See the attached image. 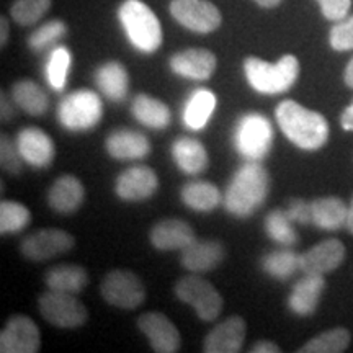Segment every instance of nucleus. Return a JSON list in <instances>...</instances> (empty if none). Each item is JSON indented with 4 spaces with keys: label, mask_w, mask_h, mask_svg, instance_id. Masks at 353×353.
<instances>
[{
    "label": "nucleus",
    "mask_w": 353,
    "mask_h": 353,
    "mask_svg": "<svg viewBox=\"0 0 353 353\" xmlns=\"http://www.w3.org/2000/svg\"><path fill=\"white\" fill-rule=\"evenodd\" d=\"M38 307L44 319L61 329H77L88 319L87 307L79 301L76 294L50 290L39 296Z\"/></svg>",
    "instance_id": "6e6552de"
},
{
    "label": "nucleus",
    "mask_w": 353,
    "mask_h": 353,
    "mask_svg": "<svg viewBox=\"0 0 353 353\" xmlns=\"http://www.w3.org/2000/svg\"><path fill=\"white\" fill-rule=\"evenodd\" d=\"M70 68V52L68 48L57 46L52 50L46 64V79L48 83L54 88V90H63L65 85V79Z\"/></svg>",
    "instance_id": "c9c22d12"
},
{
    "label": "nucleus",
    "mask_w": 353,
    "mask_h": 353,
    "mask_svg": "<svg viewBox=\"0 0 353 353\" xmlns=\"http://www.w3.org/2000/svg\"><path fill=\"white\" fill-rule=\"evenodd\" d=\"M32 221L30 210L19 201L3 200L0 203V232L15 234L25 229Z\"/></svg>",
    "instance_id": "f704fd0d"
},
{
    "label": "nucleus",
    "mask_w": 353,
    "mask_h": 353,
    "mask_svg": "<svg viewBox=\"0 0 353 353\" xmlns=\"http://www.w3.org/2000/svg\"><path fill=\"white\" fill-rule=\"evenodd\" d=\"M216 108V95L213 92L200 88L193 92L183 110V121L187 128L193 131H200L210 121L211 114Z\"/></svg>",
    "instance_id": "7c9ffc66"
},
{
    "label": "nucleus",
    "mask_w": 353,
    "mask_h": 353,
    "mask_svg": "<svg viewBox=\"0 0 353 353\" xmlns=\"http://www.w3.org/2000/svg\"><path fill=\"white\" fill-rule=\"evenodd\" d=\"M244 72L254 90L265 95H276L290 90L296 83L299 63L293 54L283 56L276 64H268L250 56L244 63Z\"/></svg>",
    "instance_id": "7ed1b4c3"
},
{
    "label": "nucleus",
    "mask_w": 353,
    "mask_h": 353,
    "mask_svg": "<svg viewBox=\"0 0 353 353\" xmlns=\"http://www.w3.org/2000/svg\"><path fill=\"white\" fill-rule=\"evenodd\" d=\"M149 239L157 250H165V252L180 250L182 252L193 241H196V237L195 231L187 221L164 219L151 229Z\"/></svg>",
    "instance_id": "6ab92c4d"
},
{
    "label": "nucleus",
    "mask_w": 353,
    "mask_h": 353,
    "mask_svg": "<svg viewBox=\"0 0 353 353\" xmlns=\"http://www.w3.org/2000/svg\"><path fill=\"white\" fill-rule=\"evenodd\" d=\"M286 214L293 223L298 224H309L312 223V211L311 203L304 200H291L288 208H286Z\"/></svg>",
    "instance_id": "79ce46f5"
},
{
    "label": "nucleus",
    "mask_w": 353,
    "mask_h": 353,
    "mask_svg": "<svg viewBox=\"0 0 353 353\" xmlns=\"http://www.w3.org/2000/svg\"><path fill=\"white\" fill-rule=\"evenodd\" d=\"M272 143V125L263 114L247 113L237 123L234 131V145L247 161H262L270 152Z\"/></svg>",
    "instance_id": "423d86ee"
},
{
    "label": "nucleus",
    "mask_w": 353,
    "mask_h": 353,
    "mask_svg": "<svg viewBox=\"0 0 353 353\" xmlns=\"http://www.w3.org/2000/svg\"><path fill=\"white\" fill-rule=\"evenodd\" d=\"M329 41L335 51L353 50V15L337 21L332 26L329 34Z\"/></svg>",
    "instance_id": "ea45409f"
},
{
    "label": "nucleus",
    "mask_w": 353,
    "mask_h": 353,
    "mask_svg": "<svg viewBox=\"0 0 353 353\" xmlns=\"http://www.w3.org/2000/svg\"><path fill=\"white\" fill-rule=\"evenodd\" d=\"M172 17L195 33H211L221 26V12L210 0H172Z\"/></svg>",
    "instance_id": "9d476101"
},
{
    "label": "nucleus",
    "mask_w": 353,
    "mask_h": 353,
    "mask_svg": "<svg viewBox=\"0 0 353 353\" xmlns=\"http://www.w3.org/2000/svg\"><path fill=\"white\" fill-rule=\"evenodd\" d=\"M0 164L3 172L10 175L21 174V167H23V157L19 151L17 141L7 134H2V139H0Z\"/></svg>",
    "instance_id": "58836bf2"
},
{
    "label": "nucleus",
    "mask_w": 353,
    "mask_h": 353,
    "mask_svg": "<svg viewBox=\"0 0 353 353\" xmlns=\"http://www.w3.org/2000/svg\"><path fill=\"white\" fill-rule=\"evenodd\" d=\"M44 283L52 291L79 294L88 285V275L81 265H56L44 275Z\"/></svg>",
    "instance_id": "bb28decb"
},
{
    "label": "nucleus",
    "mask_w": 353,
    "mask_h": 353,
    "mask_svg": "<svg viewBox=\"0 0 353 353\" xmlns=\"http://www.w3.org/2000/svg\"><path fill=\"white\" fill-rule=\"evenodd\" d=\"M341 123H342L343 130L353 131V103L350 105V107H347L345 110H343Z\"/></svg>",
    "instance_id": "a18cd8bd"
},
{
    "label": "nucleus",
    "mask_w": 353,
    "mask_h": 353,
    "mask_svg": "<svg viewBox=\"0 0 353 353\" xmlns=\"http://www.w3.org/2000/svg\"><path fill=\"white\" fill-rule=\"evenodd\" d=\"M107 152L117 161H141L151 152V143L143 132L117 130L105 141Z\"/></svg>",
    "instance_id": "4be33fe9"
},
{
    "label": "nucleus",
    "mask_w": 353,
    "mask_h": 353,
    "mask_svg": "<svg viewBox=\"0 0 353 353\" xmlns=\"http://www.w3.org/2000/svg\"><path fill=\"white\" fill-rule=\"evenodd\" d=\"M255 3H259V6L263 8H273L276 7L278 3H281V0H255Z\"/></svg>",
    "instance_id": "8fccbe9b"
},
{
    "label": "nucleus",
    "mask_w": 353,
    "mask_h": 353,
    "mask_svg": "<svg viewBox=\"0 0 353 353\" xmlns=\"http://www.w3.org/2000/svg\"><path fill=\"white\" fill-rule=\"evenodd\" d=\"M131 112L141 125L152 128V130H164L172 121V113L164 101L145 94L136 95V99L132 100Z\"/></svg>",
    "instance_id": "cd10ccee"
},
{
    "label": "nucleus",
    "mask_w": 353,
    "mask_h": 353,
    "mask_svg": "<svg viewBox=\"0 0 353 353\" xmlns=\"http://www.w3.org/2000/svg\"><path fill=\"white\" fill-rule=\"evenodd\" d=\"M51 0H15L12 6V19L21 26H30L50 10Z\"/></svg>",
    "instance_id": "e433bc0d"
},
{
    "label": "nucleus",
    "mask_w": 353,
    "mask_h": 353,
    "mask_svg": "<svg viewBox=\"0 0 353 353\" xmlns=\"http://www.w3.org/2000/svg\"><path fill=\"white\" fill-rule=\"evenodd\" d=\"M245 321L241 316H231L216 325L206 335L203 350L206 353H237L245 341Z\"/></svg>",
    "instance_id": "dca6fc26"
},
{
    "label": "nucleus",
    "mask_w": 353,
    "mask_h": 353,
    "mask_svg": "<svg viewBox=\"0 0 353 353\" xmlns=\"http://www.w3.org/2000/svg\"><path fill=\"white\" fill-rule=\"evenodd\" d=\"M345 228L348 229V232L353 234V196L350 205H348V216H347V224Z\"/></svg>",
    "instance_id": "09e8293b"
},
{
    "label": "nucleus",
    "mask_w": 353,
    "mask_h": 353,
    "mask_svg": "<svg viewBox=\"0 0 353 353\" xmlns=\"http://www.w3.org/2000/svg\"><path fill=\"white\" fill-rule=\"evenodd\" d=\"M325 288L324 275H316V273H304V276L293 286L291 291L288 306L294 314L307 317L316 312L319 306L322 291Z\"/></svg>",
    "instance_id": "5701e85b"
},
{
    "label": "nucleus",
    "mask_w": 353,
    "mask_h": 353,
    "mask_svg": "<svg viewBox=\"0 0 353 353\" xmlns=\"http://www.w3.org/2000/svg\"><path fill=\"white\" fill-rule=\"evenodd\" d=\"M265 232L276 244L291 247L298 242V232L294 231L293 221L286 214V210H273L265 218Z\"/></svg>",
    "instance_id": "72a5a7b5"
},
{
    "label": "nucleus",
    "mask_w": 353,
    "mask_h": 353,
    "mask_svg": "<svg viewBox=\"0 0 353 353\" xmlns=\"http://www.w3.org/2000/svg\"><path fill=\"white\" fill-rule=\"evenodd\" d=\"M17 145L26 164L46 169L56 157V148L51 136L39 128H23L17 134Z\"/></svg>",
    "instance_id": "2eb2a0df"
},
{
    "label": "nucleus",
    "mask_w": 353,
    "mask_h": 353,
    "mask_svg": "<svg viewBox=\"0 0 353 353\" xmlns=\"http://www.w3.org/2000/svg\"><path fill=\"white\" fill-rule=\"evenodd\" d=\"M226 257V249L219 241H193L182 250L180 263L192 273H206L218 268Z\"/></svg>",
    "instance_id": "a211bd4d"
},
{
    "label": "nucleus",
    "mask_w": 353,
    "mask_h": 353,
    "mask_svg": "<svg viewBox=\"0 0 353 353\" xmlns=\"http://www.w3.org/2000/svg\"><path fill=\"white\" fill-rule=\"evenodd\" d=\"M175 296L195 309L196 316L205 322L214 321L224 306V299L219 291L198 273L183 276L175 285Z\"/></svg>",
    "instance_id": "0eeeda50"
},
{
    "label": "nucleus",
    "mask_w": 353,
    "mask_h": 353,
    "mask_svg": "<svg viewBox=\"0 0 353 353\" xmlns=\"http://www.w3.org/2000/svg\"><path fill=\"white\" fill-rule=\"evenodd\" d=\"M262 268L267 275L275 280L285 281L298 270H301V255L291 250H275L262 259Z\"/></svg>",
    "instance_id": "2f4dec72"
},
{
    "label": "nucleus",
    "mask_w": 353,
    "mask_h": 353,
    "mask_svg": "<svg viewBox=\"0 0 353 353\" xmlns=\"http://www.w3.org/2000/svg\"><path fill=\"white\" fill-rule=\"evenodd\" d=\"M343 81L350 88H353V57L350 59V63L347 64L345 72H343Z\"/></svg>",
    "instance_id": "de8ad7c7"
},
{
    "label": "nucleus",
    "mask_w": 353,
    "mask_h": 353,
    "mask_svg": "<svg viewBox=\"0 0 353 353\" xmlns=\"http://www.w3.org/2000/svg\"><path fill=\"white\" fill-rule=\"evenodd\" d=\"M138 327L157 353H175L180 350V332L174 322L162 312H145L138 319Z\"/></svg>",
    "instance_id": "4468645a"
},
{
    "label": "nucleus",
    "mask_w": 353,
    "mask_h": 353,
    "mask_svg": "<svg viewBox=\"0 0 353 353\" xmlns=\"http://www.w3.org/2000/svg\"><path fill=\"white\" fill-rule=\"evenodd\" d=\"M103 114L101 99L92 90H77L65 95L57 107V121L68 131L82 132L95 128Z\"/></svg>",
    "instance_id": "39448f33"
},
{
    "label": "nucleus",
    "mask_w": 353,
    "mask_h": 353,
    "mask_svg": "<svg viewBox=\"0 0 353 353\" xmlns=\"http://www.w3.org/2000/svg\"><path fill=\"white\" fill-rule=\"evenodd\" d=\"M322 15L330 21H341L347 19L352 8V0H317Z\"/></svg>",
    "instance_id": "a19ab883"
},
{
    "label": "nucleus",
    "mask_w": 353,
    "mask_h": 353,
    "mask_svg": "<svg viewBox=\"0 0 353 353\" xmlns=\"http://www.w3.org/2000/svg\"><path fill=\"white\" fill-rule=\"evenodd\" d=\"M65 32H68V26H65L64 21L61 20L48 21V23L39 26L37 32L30 34L28 38L30 50L41 52L46 50V48H50L54 43L59 41V39L65 34Z\"/></svg>",
    "instance_id": "4c0bfd02"
},
{
    "label": "nucleus",
    "mask_w": 353,
    "mask_h": 353,
    "mask_svg": "<svg viewBox=\"0 0 353 353\" xmlns=\"http://www.w3.org/2000/svg\"><path fill=\"white\" fill-rule=\"evenodd\" d=\"M12 99L15 105H19L25 113L32 114V117H41L50 105L46 92L30 79H21L13 83Z\"/></svg>",
    "instance_id": "c756f323"
},
{
    "label": "nucleus",
    "mask_w": 353,
    "mask_h": 353,
    "mask_svg": "<svg viewBox=\"0 0 353 353\" xmlns=\"http://www.w3.org/2000/svg\"><path fill=\"white\" fill-rule=\"evenodd\" d=\"M159 188V176L151 167L134 165L121 172L114 182V192L125 201H144Z\"/></svg>",
    "instance_id": "ddd939ff"
},
{
    "label": "nucleus",
    "mask_w": 353,
    "mask_h": 353,
    "mask_svg": "<svg viewBox=\"0 0 353 353\" xmlns=\"http://www.w3.org/2000/svg\"><path fill=\"white\" fill-rule=\"evenodd\" d=\"M218 65L213 52L201 48H190L170 57V69L192 81H208Z\"/></svg>",
    "instance_id": "f3484780"
},
{
    "label": "nucleus",
    "mask_w": 353,
    "mask_h": 353,
    "mask_svg": "<svg viewBox=\"0 0 353 353\" xmlns=\"http://www.w3.org/2000/svg\"><path fill=\"white\" fill-rule=\"evenodd\" d=\"M41 348V332L26 316H13L0 332L2 353H37Z\"/></svg>",
    "instance_id": "f8f14e48"
},
{
    "label": "nucleus",
    "mask_w": 353,
    "mask_h": 353,
    "mask_svg": "<svg viewBox=\"0 0 353 353\" xmlns=\"http://www.w3.org/2000/svg\"><path fill=\"white\" fill-rule=\"evenodd\" d=\"M118 17L125 32L136 50L154 52L162 44V28L159 19L151 8L141 0H125Z\"/></svg>",
    "instance_id": "20e7f679"
},
{
    "label": "nucleus",
    "mask_w": 353,
    "mask_h": 353,
    "mask_svg": "<svg viewBox=\"0 0 353 353\" xmlns=\"http://www.w3.org/2000/svg\"><path fill=\"white\" fill-rule=\"evenodd\" d=\"M270 174L259 161H249L232 176L224 195V208L234 218H249L267 200Z\"/></svg>",
    "instance_id": "f257e3e1"
},
{
    "label": "nucleus",
    "mask_w": 353,
    "mask_h": 353,
    "mask_svg": "<svg viewBox=\"0 0 353 353\" xmlns=\"http://www.w3.org/2000/svg\"><path fill=\"white\" fill-rule=\"evenodd\" d=\"M12 100L6 95V92H2V97H0V107H2V113H0V114H2V121L12 120L13 114H15V112H13Z\"/></svg>",
    "instance_id": "c03bdc74"
},
{
    "label": "nucleus",
    "mask_w": 353,
    "mask_h": 353,
    "mask_svg": "<svg viewBox=\"0 0 353 353\" xmlns=\"http://www.w3.org/2000/svg\"><path fill=\"white\" fill-rule=\"evenodd\" d=\"M74 245H76V239L72 234L64 229L48 228L30 234L21 242L20 252L25 259L33 260V262H43V260L69 252L70 249H74Z\"/></svg>",
    "instance_id": "9b49d317"
},
{
    "label": "nucleus",
    "mask_w": 353,
    "mask_h": 353,
    "mask_svg": "<svg viewBox=\"0 0 353 353\" xmlns=\"http://www.w3.org/2000/svg\"><path fill=\"white\" fill-rule=\"evenodd\" d=\"M95 83L108 100L120 103L128 95L130 77L125 65L118 61H108L95 70Z\"/></svg>",
    "instance_id": "393cba45"
},
{
    "label": "nucleus",
    "mask_w": 353,
    "mask_h": 353,
    "mask_svg": "<svg viewBox=\"0 0 353 353\" xmlns=\"http://www.w3.org/2000/svg\"><path fill=\"white\" fill-rule=\"evenodd\" d=\"M312 224L324 231H339L347 224L348 206L337 196L317 198L311 203Z\"/></svg>",
    "instance_id": "a878e982"
},
{
    "label": "nucleus",
    "mask_w": 353,
    "mask_h": 353,
    "mask_svg": "<svg viewBox=\"0 0 353 353\" xmlns=\"http://www.w3.org/2000/svg\"><path fill=\"white\" fill-rule=\"evenodd\" d=\"M105 301L120 309H136L144 303L145 288L138 275L128 270H113L100 286Z\"/></svg>",
    "instance_id": "1a4fd4ad"
},
{
    "label": "nucleus",
    "mask_w": 353,
    "mask_h": 353,
    "mask_svg": "<svg viewBox=\"0 0 353 353\" xmlns=\"http://www.w3.org/2000/svg\"><path fill=\"white\" fill-rule=\"evenodd\" d=\"M350 345V332L343 327L325 330L314 339H311L304 347L299 348L301 353H341Z\"/></svg>",
    "instance_id": "473e14b6"
},
{
    "label": "nucleus",
    "mask_w": 353,
    "mask_h": 353,
    "mask_svg": "<svg viewBox=\"0 0 353 353\" xmlns=\"http://www.w3.org/2000/svg\"><path fill=\"white\" fill-rule=\"evenodd\" d=\"M180 198L188 208L200 211V213H210L221 203L219 188L205 180H193V182L185 183L180 192Z\"/></svg>",
    "instance_id": "c85d7f7f"
},
{
    "label": "nucleus",
    "mask_w": 353,
    "mask_h": 353,
    "mask_svg": "<svg viewBox=\"0 0 353 353\" xmlns=\"http://www.w3.org/2000/svg\"><path fill=\"white\" fill-rule=\"evenodd\" d=\"M7 38H8V21L6 17H2V19H0V44H2V46H6Z\"/></svg>",
    "instance_id": "49530a36"
},
{
    "label": "nucleus",
    "mask_w": 353,
    "mask_h": 353,
    "mask_svg": "<svg viewBox=\"0 0 353 353\" xmlns=\"http://www.w3.org/2000/svg\"><path fill=\"white\" fill-rule=\"evenodd\" d=\"M345 259V247L339 239H327L301 255V272L325 275L334 272Z\"/></svg>",
    "instance_id": "aec40b11"
},
{
    "label": "nucleus",
    "mask_w": 353,
    "mask_h": 353,
    "mask_svg": "<svg viewBox=\"0 0 353 353\" xmlns=\"http://www.w3.org/2000/svg\"><path fill=\"white\" fill-rule=\"evenodd\" d=\"M172 157L175 164L188 175H200L208 167V152L195 138L182 136L172 144Z\"/></svg>",
    "instance_id": "b1692460"
},
{
    "label": "nucleus",
    "mask_w": 353,
    "mask_h": 353,
    "mask_svg": "<svg viewBox=\"0 0 353 353\" xmlns=\"http://www.w3.org/2000/svg\"><path fill=\"white\" fill-rule=\"evenodd\" d=\"M252 353H278L280 352V347L276 343L268 342V341H259L255 342L252 348H250Z\"/></svg>",
    "instance_id": "37998d69"
},
{
    "label": "nucleus",
    "mask_w": 353,
    "mask_h": 353,
    "mask_svg": "<svg viewBox=\"0 0 353 353\" xmlns=\"http://www.w3.org/2000/svg\"><path fill=\"white\" fill-rule=\"evenodd\" d=\"M85 188L76 175H63L51 185L48 192V205L54 213L72 214L81 208Z\"/></svg>",
    "instance_id": "412c9836"
},
{
    "label": "nucleus",
    "mask_w": 353,
    "mask_h": 353,
    "mask_svg": "<svg viewBox=\"0 0 353 353\" xmlns=\"http://www.w3.org/2000/svg\"><path fill=\"white\" fill-rule=\"evenodd\" d=\"M280 130L303 151H317L329 139V123L321 113L293 100L281 101L275 112Z\"/></svg>",
    "instance_id": "f03ea898"
}]
</instances>
